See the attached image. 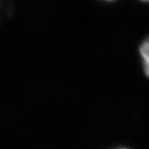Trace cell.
<instances>
[{"instance_id": "obj_1", "label": "cell", "mask_w": 149, "mask_h": 149, "mask_svg": "<svg viewBox=\"0 0 149 149\" xmlns=\"http://www.w3.org/2000/svg\"><path fill=\"white\" fill-rule=\"evenodd\" d=\"M140 54L143 59L145 74L149 77V37L147 38L141 45Z\"/></svg>"}, {"instance_id": "obj_2", "label": "cell", "mask_w": 149, "mask_h": 149, "mask_svg": "<svg viewBox=\"0 0 149 149\" xmlns=\"http://www.w3.org/2000/svg\"><path fill=\"white\" fill-rule=\"evenodd\" d=\"M141 1H143V2H149V0H141Z\"/></svg>"}]
</instances>
